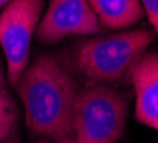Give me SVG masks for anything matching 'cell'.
<instances>
[{
    "mask_svg": "<svg viewBox=\"0 0 158 143\" xmlns=\"http://www.w3.org/2000/svg\"><path fill=\"white\" fill-rule=\"evenodd\" d=\"M128 116V98L107 84L78 89L74 102L76 143H117Z\"/></svg>",
    "mask_w": 158,
    "mask_h": 143,
    "instance_id": "3",
    "label": "cell"
},
{
    "mask_svg": "<svg viewBox=\"0 0 158 143\" xmlns=\"http://www.w3.org/2000/svg\"><path fill=\"white\" fill-rule=\"evenodd\" d=\"M103 30H124L143 18L140 0H88Z\"/></svg>",
    "mask_w": 158,
    "mask_h": 143,
    "instance_id": "7",
    "label": "cell"
},
{
    "mask_svg": "<svg viewBox=\"0 0 158 143\" xmlns=\"http://www.w3.org/2000/svg\"><path fill=\"white\" fill-rule=\"evenodd\" d=\"M3 143H6V142H3ZM37 143H50V142H46V140H41V142H37Z\"/></svg>",
    "mask_w": 158,
    "mask_h": 143,
    "instance_id": "11",
    "label": "cell"
},
{
    "mask_svg": "<svg viewBox=\"0 0 158 143\" xmlns=\"http://www.w3.org/2000/svg\"><path fill=\"white\" fill-rule=\"evenodd\" d=\"M7 84V74L0 57V143L13 135L19 119L17 103L11 96Z\"/></svg>",
    "mask_w": 158,
    "mask_h": 143,
    "instance_id": "8",
    "label": "cell"
},
{
    "mask_svg": "<svg viewBox=\"0 0 158 143\" xmlns=\"http://www.w3.org/2000/svg\"><path fill=\"white\" fill-rule=\"evenodd\" d=\"M135 92V119L158 132V52H145L130 77Z\"/></svg>",
    "mask_w": 158,
    "mask_h": 143,
    "instance_id": "6",
    "label": "cell"
},
{
    "mask_svg": "<svg viewBox=\"0 0 158 143\" xmlns=\"http://www.w3.org/2000/svg\"><path fill=\"white\" fill-rule=\"evenodd\" d=\"M16 88L30 132L56 143H76L74 102L80 88L59 55L40 52L27 65Z\"/></svg>",
    "mask_w": 158,
    "mask_h": 143,
    "instance_id": "1",
    "label": "cell"
},
{
    "mask_svg": "<svg viewBox=\"0 0 158 143\" xmlns=\"http://www.w3.org/2000/svg\"><path fill=\"white\" fill-rule=\"evenodd\" d=\"M10 2H11V0H0V11L3 10V9L6 7V6H7Z\"/></svg>",
    "mask_w": 158,
    "mask_h": 143,
    "instance_id": "10",
    "label": "cell"
},
{
    "mask_svg": "<svg viewBox=\"0 0 158 143\" xmlns=\"http://www.w3.org/2000/svg\"><path fill=\"white\" fill-rule=\"evenodd\" d=\"M103 31L88 0H50L46 14L37 24L40 43L54 44L67 36H94Z\"/></svg>",
    "mask_w": 158,
    "mask_h": 143,
    "instance_id": "5",
    "label": "cell"
},
{
    "mask_svg": "<svg viewBox=\"0 0 158 143\" xmlns=\"http://www.w3.org/2000/svg\"><path fill=\"white\" fill-rule=\"evenodd\" d=\"M43 6V0H11L0 11V45L11 87H17L22 74L29 65L30 44Z\"/></svg>",
    "mask_w": 158,
    "mask_h": 143,
    "instance_id": "4",
    "label": "cell"
},
{
    "mask_svg": "<svg viewBox=\"0 0 158 143\" xmlns=\"http://www.w3.org/2000/svg\"><path fill=\"white\" fill-rule=\"evenodd\" d=\"M154 37V30L137 29L88 38L74 50V67L88 84L130 82L134 67L147 52Z\"/></svg>",
    "mask_w": 158,
    "mask_h": 143,
    "instance_id": "2",
    "label": "cell"
},
{
    "mask_svg": "<svg viewBox=\"0 0 158 143\" xmlns=\"http://www.w3.org/2000/svg\"><path fill=\"white\" fill-rule=\"evenodd\" d=\"M140 2L144 13L147 14L151 26L154 29L155 36L158 37V0H140Z\"/></svg>",
    "mask_w": 158,
    "mask_h": 143,
    "instance_id": "9",
    "label": "cell"
}]
</instances>
